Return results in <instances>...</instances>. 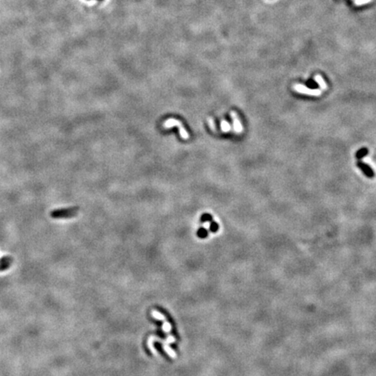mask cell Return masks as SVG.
I'll return each instance as SVG.
<instances>
[{
    "instance_id": "6da1fadb",
    "label": "cell",
    "mask_w": 376,
    "mask_h": 376,
    "mask_svg": "<svg viewBox=\"0 0 376 376\" xmlns=\"http://www.w3.org/2000/svg\"><path fill=\"white\" fill-rule=\"evenodd\" d=\"M79 212V209L76 207L72 208H65V209H59L54 210L51 213V216L54 219H67L71 217H74Z\"/></svg>"
},
{
    "instance_id": "7c38bea8",
    "label": "cell",
    "mask_w": 376,
    "mask_h": 376,
    "mask_svg": "<svg viewBox=\"0 0 376 376\" xmlns=\"http://www.w3.org/2000/svg\"><path fill=\"white\" fill-rule=\"evenodd\" d=\"M162 328H163V331H164V332H166V333H170L171 330V324H170L167 320H165V321H164V324H163V326H162Z\"/></svg>"
},
{
    "instance_id": "d6986e66",
    "label": "cell",
    "mask_w": 376,
    "mask_h": 376,
    "mask_svg": "<svg viewBox=\"0 0 376 376\" xmlns=\"http://www.w3.org/2000/svg\"><path fill=\"white\" fill-rule=\"evenodd\" d=\"M211 219H212V217L210 216V215H208V214H205L204 216L202 217V221H210L211 220Z\"/></svg>"
},
{
    "instance_id": "9a60e30c",
    "label": "cell",
    "mask_w": 376,
    "mask_h": 376,
    "mask_svg": "<svg viewBox=\"0 0 376 376\" xmlns=\"http://www.w3.org/2000/svg\"><path fill=\"white\" fill-rule=\"evenodd\" d=\"M207 235H208V232L205 230V228L204 229H199L198 231V236L199 238H205Z\"/></svg>"
},
{
    "instance_id": "5bb4252c",
    "label": "cell",
    "mask_w": 376,
    "mask_h": 376,
    "mask_svg": "<svg viewBox=\"0 0 376 376\" xmlns=\"http://www.w3.org/2000/svg\"><path fill=\"white\" fill-rule=\"evenodd\" d=\"M207 122H208V125H209V127L211 128V130L213 131V132H216L217 128L216 126H215V123H214L213 119L212 118H207Z\"/></svg>"
},
{
    "instance_id": "7a4b0ae2",
    "label": "cell",
    "mask_w": 376,
    "mask_h": 376,
    "mask_svg": "<svg viewBox=\"0 0 376 376\" xmlns=\"http://www.w3.org/2000/svg\"><path fill=\"white\" fill-rule=\"evenodd\" d=\"M178 127L180 130V137L184 138V139H188L190 138L189 133L186 132V130L185 129V127L183 126V124L178 119L175 118H169L168 120L164 122V127L165 128H171V127Z\"/></svg>"
},
{
    "instance_id": "e0dca14e",
    "label": "cell",
    "mask_w": 376,
    "mask_h": 376,
    "mask_svg": "<svg viewBox=\"0 0 376 376\" xmlns=\"http://www.w3.org/2000/svg\"><path fill=\"white\" fill-rule=\"evenodd\" d=\"M218 228H219V226H218V224H217L216 222L211 223V225H210V230L212 232H216L217 230H218Z\"/></svg>"
},
{
    "instance_id": "277c9868",
    "label": "cell",
    "mask_w": 376,
    "mask_h": 376,
    "mask_svg": "<svg viewBox=\"0 0 376 376\" xmlns=\"http://www.w3.org/2000/svg\"><path fill=\"white\" fill-rule=\"evenodd\" d=\"M357 166L362 170V171H364V173L367 176V177H369V178H373L374 176H375V173H374V171L366 165V164H365L363 162H361V161H359L358 163H357Z\"/></svg>"
},
{
    "instance_id": "52a82bcc",
    "label": "cell",
    "mask_w": 376,
    "mask_h": 376,
    "mask_svg": "<svg viewBox=\"0 0 376 376\" xmlns=\"http://www.w3.org/2000/svg\"><path fill=\"white\" fill-rule=\"evenodd\" d=\"M163 347H164V350L166 352V353L169 354V356L171 357V358H173V359H176L177 358V354L176 353L171 349V347L168 346V344H163Z\"/></svg>"
},
{
    "instance_id": "8fae6325",
    "label": "cell",
    "mask_w": 376,
    "mask_h": 376,
    "mask_svg": "<svg viewBox=\"0 0 376 376\" xmlns=\"http://www.w3.org/2000/svg\"><path fill=\"white\" fill-rule=\"evenodd\" d=\"M220 126H221V129H222V131H223V132H228V131H230V130H231V125H230V124L228 123L227 121H226V120L221 121Z\"/></svg>"
},
{
    "instance_id": "ffe728a7",
    "label": "cell",
    "mask_w": 376,
    "mask_h": 376,
    "mask_svg": "<svg viewBox=\"0 0 376 376\" xmlns=\"http://www.w3.org/2000/svg\"><path fill=\"white\" fill-rule=\"evenodd\" d=\"M99 1H103V0H99Z\"/></svg>"
},
{
    "instance_id": "2e32d148",
    "label": "cell",
    "mask_w": 376,
    "mask_h": 376,
    "mask_svg": "<svg viewBox=\"0 0 376 376\" xmlns=\"http://www.w3.org/2000/svg\"><path fill=\"white\" fill-rule=\"evenodd\" d=\"M175 341H176V340H175V338H174L173 336H171V335H170V336H168V337H167V339H166V340L165 341L163 342V344H165V343H166V344H169V343H174V342H175Z\"/></svg>"
},
{
    "instance_id": "30bf717a",
    "label": "cell",
    "mask_w": 376,
    "mask_h": 376,
    "mask_svg": "<svg viewBox=\"0 0 376 376\" xmlns=\"http://www.w3.org/2000/svg\"><path fill=\"white\" fill-rule=\"evenodd\" d=\"M316 80H317V82L319 83V85L320 86V88L321 89H323V90H325V89H327V85H326V83H325V81L323 80V79L321 78V76H319V75H317L316 76Z\"/></svg>"
},
{
    "instance_id": "8992f818",
    "label": "cell",
    "mask_w": 376,
    "mask_h": 376,
    "mask_svg": "<svg viewBox=\"0 0 376 376\" xmlns=\"http://www.w3.org/2000/svg\"><path fill=\"white\" fill-rule=\"evenodd\" d=\"M0 261H1V263H0V271H1V270H4V269L8 268L10 266V264L12 262V260L10 258L4 257Z\"/></svg>"
},
{
    "instance_id": "3957f363",
    "label": "cell",
    "mask_w": 376,
    "mask_h": 376,
    "mask_svg": "<svg viewBox=\"0 0 376 376\" xmlns=\"http://www.w3.org/2000/svg\"><path fill=\"white\" fill-rule=\"evenodd\" d=\"M294 88H295V90L297 91H299V92H301V93H305V94H309V95H319L320 93H321V91L320 90H313V89H309V88H307V87H305V86H303V85H297L294 86Z\"/></svg>"
},
{
    "instance_id": "5b68a950",
    "label": "cell",
    "mask_w": 376,
    "mask_h": 376,
    "mask_svg": "<svg viewBox=\"0 0 376 376\" xmlns=\"http://www.w3.org/2000/svg\"><path fill=\"white\" fill-rule=\"evenodd\" d=\"M231 116H232L233 120V127H234V131H235L236 132H241L243 129H242V125H241V124H240V121H239L237 113H235L234 112H232V113H231Z\"/></svg>"
},
{
    "instance_id": "9c48e42d",
    "label": "cell",
    "mask_w": 376,
    "mask_h": 376,
    "mask_svg": "<svg viewBox=\"0 0 376 376\" xmlns=\"http://www.w3.org/2000/svg\"><path fill=\"white\" fill-rule=\"evenodd\" d=\"M368 153V150L366 148H361L357 152H356V158L358 159V160H361V159H362L363 157H365L366 154Z\"/></svg>"
},
{
    "instance_id": "4fadbf2b",
    "label": "cell",
    "mask_w": 376,
    "mask_h": 376,
    "mask_svg": "<svg viewBox=\"0 0 376 376\" xmlns=\"http://www.w3.org/2000/svg\"><path fill=\"white\" fill-rule=\"evenodd\" d=\"M307 86H308L309 89H317V87H318V84L316 83V82H314L313 79H309L308 80V82H307Z\"/></svg>"
},
{
    "instance_id": "ac0fdd59",
    "label": "cell",
    "mask_w": 376,
    "mask_h": 376,
    "mask_svg": "<svg viewBox=\"0 0 376 376\" xmlns=\"http://www.w3.org/2000/svg\"><path fill=\"white\" fill-rule=\"evenodd\" d=\"M369 1H371V0H356L355 1V4H366V3H368Z\"/></svg>"
},
{
    "instance_id": "ba28073f",
    "label": "cell",
    "mask_w": 376,
    "mask_h": 376,
    "mask_svg": "<svg viewBox=\"0 0 376 376\" xmlns=\"http://www.w3.org/2000/svg\"><path fill=\"white\" fill-rule=\"evenodd\" d=\"M151 314H152V316L154 319H159V320H163V321H165V320H166V317H165L162 313H160V312H158V311L153 310V311H152Z\"/></svg>"
}]
</instances>
